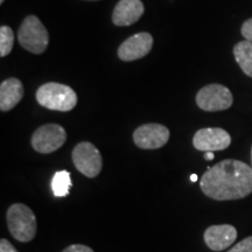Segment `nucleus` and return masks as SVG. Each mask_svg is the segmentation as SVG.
Instances as JSON below:
<instances>
[{"mask_svg": "<svg viewBox=\"0 0 252 252\" xmlns=\"http://www.w3.org/2000/svg\"><path fill=\"white\" fill-rule=\"evenodd\" d=\"M201 190L217 201L244 198L252 193V167L235 159L209 167L201 178Z\"/></svg>", "mask_w": 252, "mask_h": 252, "instance_id": "nucleus-1", "label": "nucleus"}, {"mask_svg": "<svg viewBox=\"0 0 252 252\" xmlns=\"http://www.w3.org/2000/svg\"><path fill=\"white\" fill-rule=\"evenodd\" d=\"M35 97L41 106L53 111H70L77 104L76 93L70 87L55 82L41 86Z\"/></svg>", "mask_w": 252, "mask_h": 252, "instance_id": "nucleus-2", "label": "nucleus"}, {"mask_svg": "<svg viewBox=\"0 0 252 252\" xmlns=\"http://www.w3.org/2000/svg\"><path fill=\"white\" fill-rule=\"evenodd\" d=\"M7 226L9 232L19 242L28 243L36 235V217L31 208L23 203L12 204L7 210Z\"/></svg>", "mask_w": 252, "mask_h": 252, "instance_id": "nucleus-3", "label": "nucleus"}, {"mask_svg": "<svg viewBox=\"0 0 252 252\" xmlns=\"http://www.w3.org/2000/svg\"><path fill=\"white\" fill-rule=\"evenodd\" d=\"M20 46L33 54H42L49 43V34L40 19L35 15H28L21 24L18 32Z\"/></svg>", "mask_w": 252, "mask_h": 252, "instance_id": "nucleus-4", "label": "nucleus"}, {"mask_svg": "<svg viewBox=\"0 0 252 252\" xmlns=\"http://www.w3.org/2000/svg\"><path fill=\"white\" fill-rule=\"evenodd\" d=\"M72 162L80 173L87 178H96L102 171L103 160L99 151L89 141H82L72 151Z\"/></svg>", "mask_w": 252, "mask_h": 252, "instance_id": "nucleus-5", "label": "nucleus"}, {"mask_svg": "<svg viewBox=\"0 0 252 252\" xmlns=\"http://www.w3.org/2000/svg\"><path fill=\"white\" fill-rule=\"evenodd\" d=\"M234 102L231 91L220 84L203 87L196 94L197 106L203 111L215 112L229 109Z\"/></svg>", "mask_w": 252, "mask_h": 252, "instance_id": "nucleus-6", "label": "nucleus"}, {"mask_svg": "<svg viewBox=\"0 0 252 252\" xmlns=\"http://www.w3.org/2000/svg\"><path fill=\"white\" fill-rule=\"evenodd\" d=\"M67 140V132L59 124L40 126L32 135V146L36 152L48 154L61 149Z\"/></svg>", "mask_w": 252, "mask_h": 252, "instance_id": "nucleus-7", "label": "nucleus"}, {"mask_svg": "<svg viewBox=\"0 0 252 252\" xmlns=\"http://www.w3.org/2000/svg\"><path fill=\"white\" fill-rule=\"evenodd\" d=\"M169 139V130L161 124L150 123L135 128L133 141L139 149L157 150L165 146Z\"/></svg>", "mask_w": 252, "mask_h": 252, "instance_id": "nucleus-8", "label": "nucleus"}, {"mask_svg": "<svg viewBox=\"0 0 252 252\" xmlns=\"http://www.w3.org/2000/svg\"><path fill=\"white\" fill-rule=\"evenodd\" d=\"M231 144V137L225 130L220 127L201 128L194 134L193 145L198 151L215 152L228 149Z\"/></svg>", "mask_w": 252, "mask_h": 252, "instance_id": "nucleus-9", "label": "nucleus"}, {"mask_svg": "<svg viewBox=\"0 0 252 252\" xmlns=\"http://www.w3.org/2000/svg\"><path fill=\"white\" fill-rule=\"evenodd\" d=\"M153 47V37L150 33H138L126 39L118 49V58L123 61H134L146 56Z\"/></svg>", "mask_w": 252, "mask_h": 252, "instance_id": "nucleus-10", "label": "nucleus"}, {"mask_svg": "<svg viewBox=\"0 0 252 252\" xmlns=\"http://www.w3.org/2000/svg\"><path fill=\"white\" fill-rule=\"evenodd\" d=\"M207 247L213 251H222L228 249L237 238V230L230 224L209 226L203 235Z\"/></svg>", "mask_w": 252, "mask_h": 252, "instance_id": "nucleus-11", "label": "nucleus"}, {"mask_svg": "<svg viewBox=\"0 0 252 252\" xmlns=\"http://www.w3.org/2000/svg\"><path fill=\"white\" fill-rule=\"evenodd\" d=\"M145 7L140 0H121L112 13V21L116 26H131L144 14Z\"/></svg>", "mask_w": 252, "mask_h": 252, "instance_id": "nucleus-12", "label": "nucleus"}, {"mask_svg": "<svg viewBox=\"0 0 252 252\" xmlns=\"http://www.w3.org/2000/svg\"><path fill=\"white\" fill-rule=\"evenodd\" d=\"M24 97V87L20 80L11 77L5 80L0 86V110L9 111L18 105Z\"/></svg>", "mask_w": 252, "mask_h": 252, "instance_id": "nucleus-13", "label": "nucleus"}, {"mask_svg": "<svg viewBox=\"0 0 252 252\" xmlns=\"http://www.w3.org/2000/svg\"><path fill=\"white\" fill-rule=\"evenodd\" d=\"M234 55L244 74L252 77V42L248 40L238 42L234 47Z\"/></svg>", "mask_w": 252, "mask_h": 252, "instance_id": "nucleus-14", "label": "nucleus"}, {"mask_svg": "<svg viewBox=\"0 0 252 252\" xmlns=\"http://www.w3.org/2000/svg\"><path fill=\"white\" fill-rule=\"evenodd\" d=\"M71 175L68 171H59L53 176L50 187L55 197H65L71 188Z\"/></svg>", "mask_w": 252, "mask_h": 252, "instance_id": "nucleus-15", "label": "nucleus"}, {"mask_svg": "<svg viewBox=\"0 0 252 252\" xmlns=\"http://www.w3.org/2000/svg\"><path fill=\"white\" fill-rule=\"evenodd\" d=\"M14 45V33L11 27H0V56L5 58L12 52Z\"/></svg>", "mask_w": 252, "mask_h": 252, "instance_id": "nucleus-16", "label": "nucleus"}, {"mask_svg": "<svg viewBox=\"0 0 252 252\" xmlns=\"http://www.w3.org/2000/svg\"><path fill=\"white\" fill-rule=\"evenodd\" d=\"M228 252H252V236L239 242Z\"/></svg>", "mask_w": 252, "mask_h": 252, "instance_id": "nucleus-17", "label": "nucleus"}, {"mask_svg": "<svg viewBox=\"0 0 252 252\" xmlns=\"http://www.w3.org/2000/svg\"><path fill=\"white\" fill-rule=\"evenodd\" d=\"M242 35H243L248 41L252 42V18L249 19V20L245 21V23L242 25Z\"/></svg>", "mask_w": 252, "mask_h": 252, "instance_id": "nucleus-18", "label": "nucleus"}, {"mask_svg": "<svg viewBox=\"0 0 252 252\" xmlns=\"http://www.w3.org/2000/svg\"><path fill=\"white\" fill-rule=\"evenodd\" d=\"M63 252H94L93 249L87 247V245L83 244H72L67 249H64Z\"/></svg>", "mask_w": 252, "mask_h": 252, "instance_id": "nucleus-19", "label": "nucleus"}, {"mask_svg": "<svg viewBox=\"0 0 252 252\" xmlns=\"http://www.w3.org/2000/svg\"><path fill=\"white\" fill-rule=\"evenodd\" d=\"M0 252H18L13 245H12L7 239L2 238L0 241Z\"/></svg>", "mask_w": 252, "mask_h": 252, "instance_id": "nucleus-20", "label": "nucleus"}, {"mask_svg": "<svg viewBox=\"0 0 252 252\" xmlns=\"http://www.w3.org/2000/svg\"><path fill=\"white\" fill-rule=\"evenodd\" d=\"M215 156H214V152H206L204 153V159L206 160H213Z\"/></svg>", "mask_w": 252, "mask_h": 252, "instance_id": "nucleus-21", "label": "nucleus"}, {"mask_svg": "<svg viewBox=\"0 0 252 252\" xmlns=\"http://www.w3.org/2000/svg\"><path fill=\"white\" fill-rule=\"evenodd\" d=\"M190 181H193V182H196V181H197V175H196V174H193V175H190Z\"/></svg>", "mask_w": 252, "mask_h": 252, "instance_id": "nucleus-22", "label": "nucleus"}, {"mask_svg": "<svg viewBox=\"0 0 252 252\" xmlns=\"http://www.w3.org/2000/svg\"><path fill=\"white\" fill-rule=\"evenodd\" d=\"M4 1H5V0H0V4H2Z\"/></svg>", "mask_w": 252, "mask_h": 252, "instance_id": "nucleus-23", "label": "nucleus"}, {"mask_svg": "<svg viewBox=\"0 0 252 252\" xmlns=\"http://www.w3.org/2000/svg\"><path fill=\"white\" fill-rule=\"evenodd\" d=\"M251 162H252V149H251Z\"/></svg>", "mask_w": 252, "mask_h": 252, "instance_id": "nucleus-24", "label": "nucleus"}]
</instances>
